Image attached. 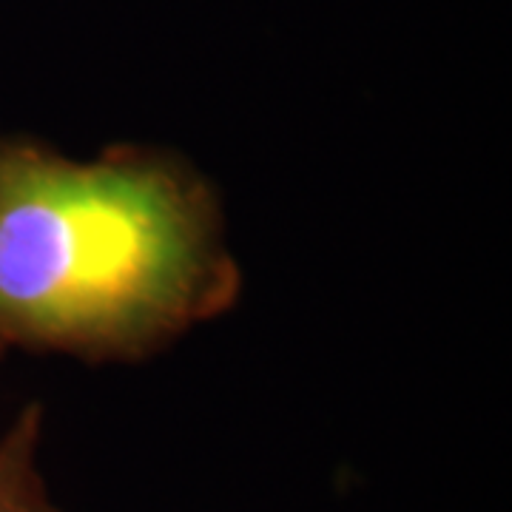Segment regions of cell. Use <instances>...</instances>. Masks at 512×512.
<instances>
[{"label":"cell","mask_w":512,"mask_h":512,"mask_svg":"<svg viewBox=\"0 0 512 512\" xmlns=\"http://www.w3.org/2000/svg\"><path fill=\"white\" fill-rule=\"evenodd\" d=\"M242 291L214 185L174 151L94 163L0 137V356L140 362Z\"/></svg>","instance_id":"obj_1"},{"label":"cell","mask_w":512,"mask_h":512,"mask_svg":"<svg viewBox=\"0 0 512 512\" xmlns=\"http://www.w3.org/2000/svg\"><path fill=\"white\" fill-rule=\"evenodd\" d=\"M40 427L43 407L29 404L0 439V512H63L37 470Z\"/></svg>","instance_id":"obj_2"}]
</instances>
